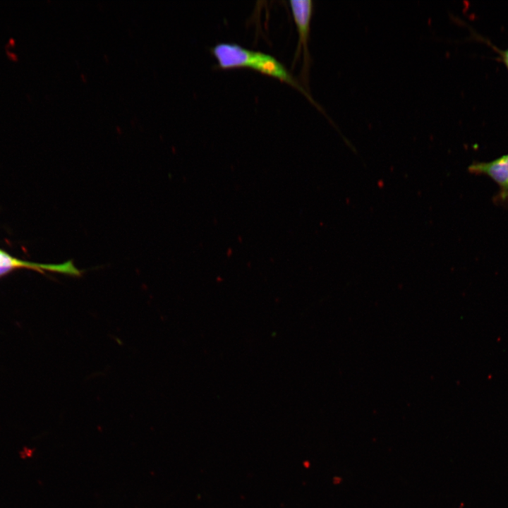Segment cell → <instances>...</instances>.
<instances>
[{
  "instance_id": "6da1fadb",
  "label": "cell",
  "mask_w": 508,
  "mask_h": 508,
  "mask_svg": "<svg viewBox=\"0 0 508 508\" xmlns=\"http://www.w3.org/2000/svg\"><path fill=\"white\" fill-rule=\"evenodd\" d=\"M289 7L295 22L298 35V43L296 57L303 54L302 76L303 81L308 80L310 64V56L308 50V40L310 31V22L313 11V2L311 0H291Z\"/></svg>"
},
{
  "instance_id": "7a4b0ae2",
  "label": "cell",
  "mask_w": 508,
  "mask_h": 508,
  "mask_svg": "<svg viewBox=\"0 0 508 508\" xmlns=\"http://www.w3.org/2000/svg\"><path fill=\"white\" fill-rule=\"evenodd\" d=\"M468 171L492 179L499 186V191L493 196V202L508 208V154L490 162H475L468 167Z\"/></svg>"
},
{
  "instance_id": "3957f363",
  "label": "cell",
  "mask_w": 508,
  "mask_h": 508,
  "mask_svg": "<svg viewBox=\"0 0 508 508\" xmlns=\"http://www.w3.org/2000/svg\"><path fill=\"white\" fill-rule=\"evenodd\" d=\"M249 68L278 79L292 86L301 92L318 109L325 114L322 109L313 99L308 91L291 75L287 68L273 56L262 52H255Z\"/></svg>"
},
{
  "instance_id": "277c9868",
  "label": "cell",
  "mask_w": 508,
  "mask_h": 508,
  "mask_svg": "<svg viewBox=\"0 0 508 508\" xmlns=\"http://www.w3.org/2000/svg\"><path fill=\"white\" fill-rule=\"evenodd\" d=\"M26 268L43 272L47 270L79 277L83 271L77 269L72 260L61 264H42L20 260L0 249V277L16 269Z\"/></svg>"
},
{
  "instance_id": "5b68a950",
  "label": "cell",
  "mask_w": 508,
  "mask_h": 508,
  "mask_svg": "<svg viewBox=\"0 0 508 508\" xmlns=\"http://www.w3.org/2000/svg\"><path fill=\"white\" fill-rule=\"evenodd\" d=\"M210 52L222 69L249 68L255 52L230 42L218 43L210 49Z\"/></svg>"
},
{
  "instance_id": "8992f818",
  "label": "cell",
  "mask_w": 508,
  "mask_h": 508,
  "mask_svg": "<svg viewBox=\"0 0 508 508\" xmlns=\"http://www.w3.org/2000/svg\"><path fill=\"white\" fill-rule=\"evenodd\" d=\"M502 58H503V60H504V63H505V64H506V66H507V68H508V49L505 50V51L502 53Z\"/></svg>"
}]
</instances>
